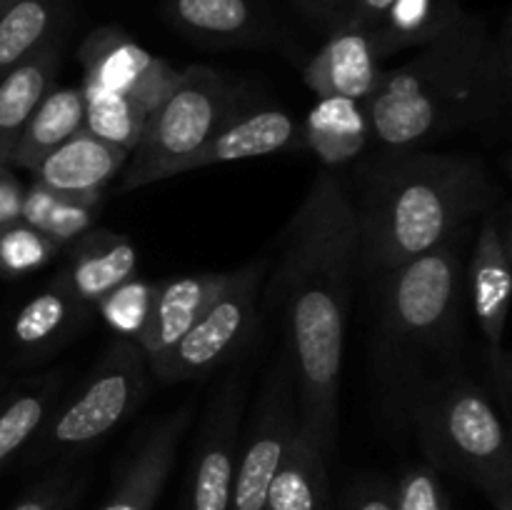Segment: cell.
Wrapping results in <instances>:
<instances>
[{
    "label": "cell",
    "mask_w": 512,
    "mask_h": 510,
    "mask_svg": "<svg viewBox=\"0 0 512 510\" xmlns=\"http://www.w3.org/2000/svg\"><path fill=\"white\" fill-rule=\"evenodd\" d=\"M238 90L208 65L180 70L173 93L148 113L138 145L130 150L115 193H130L155 183L165 165L185 158L213 138L238 110Z\"/></svg>",
    "instance_id": "cell-6"
},
{
    "label": "cell",
    "mask_w": 512,
    "mask_h": 510,
    "mask_svg": "<svg viewBox=\"0 0 512 510\" xmlns=\"http://www.w3.org/2000/svg\"><path fill=\"white\" fill-rule=\"evenodd\" d=\"M330 460L333 458L298 430L270 483L265 510H333Z\"/></svg>",
    "instance_id": "cell-20"
},
{
    "label": "cell",
    "mask_w": 512,
    "mask_h": 510,
    "mask_svg": "<svg viewBox=\"0 0 512 510\" xmlns=\"http://www.w3.org/2000/svg\"><path fill=\"white\" fill-rule=\"evenodd\" d=\"M303 145V125L293 115L275 108L253 110V113L235 115L200 148H195L193 153L175 160V163L165 165L155 175V183L175 178V175H185L190 170L208 168V165L263 158V155L283 153V150H298Z\"/></svg>",
    "instance_id": "cell-12"
},
{
    "label": "cell",
    "mask_w": 512,
    "mask_h": 510,
    "mask_svg": "<svg viewBox=\"0 0 512 510\" xmlns=\"http://www.w3.org/2000/svg\"><path fill=\"white\" fill-rule=\"evenodd\" d=\"M148 358L138 343L115 338L78 393L60 405L30 448V458L75 455L118 428L135 413L148 390Z\"/></svg>",
    "instance_id": "cell-7"
},
{
    "label": "cell",
    "mask_w": 512,
    "mask_h": 510,
    "mask_svg": "<svg viewBox=\"0 0 512 510\" xmlns=\"http://www.w3.org/2000/svg\"><path fill=\"white\" fill-rule=\"evenodd\" d=\"M85 128V95L83 88H50L38 108L25 123L13 153L10 165L33 173L45 155L53 153L58 145L73 138Z\"/></svg>",
    "instance_id": "cell-22"
},
{
    "label": "cell",
    "mask_w": 512,
    "mask_h": 510,
    "mask_svg": "<svg viewBox=\"0 0 512 510\" xmlns=\"http://www.w3.org/2000/svg\"><path fill=\"white\" fill-rule=\"evenodd\" d=\"M128 155V150L105 143L83 128L58 145L53 153L45 155L43 163L33 170L35 183L48 188L58 198L98 205L105 185L123 173Z\"/></svg>",
    "instance_id": "cell-14"
},
{
    "label": "cell",
    "mask_w": 512,
    "mask_h": 510,
    "mask_svg": "<svg viewBox=\"0 0 512 510\" xmlns=\"http://www.w3.org/2000/svg\"><path fill=\"white\" fill-rule=\"evenodd\" d=\"M168 15L185 35L208 43L255 45L268 38L253 0H168Z\"/></svg>",
    "instance_id": "cell-21"
},
{
    "label": "cell",
    "mask_w": 512,
    "mask_h": 510,
    "mask_svg": "<svg viewBox=\"0 0 512 510\" xmlns=\"http://www.w3.org/2000/svg\"><path fill=\"white\" fill-rule=\"evenodd\" d=\"M190 420H193V403H183L175 413L155 423L128 460L110 498L98 510H153L173 473L180 440Z\"/></svg>",
    "instance_id": "cell-15"
},
{
    "label": "cell",
    "mask_w": 512,
    "mask_h": 510,
    "mask_svg": "<svg viewBox=\"0 0 512 510\" xmlns=\"http://www.w3.org/2000/svg\"><path fill=\"white\" fill-rule=\"evenodd\" d=\"M512 95L510 28L495 35L478 15L463 18L385 70L378 90L360 103L370 145L418 150L450 135L508 128Z\"/></svg>",
    "instance_id": "cell-2"
},
{
    "label": "cell",
    "mask_w": 512,
    "mask_h": 510,
    "mask_svg": "<svg viewBox=\"0 0 512 510\" xmlns=\"http://www.w3.org/2000/svg\"><path fill=\"white\" fill-rule=\"evenodd\" d=\"M10 3H13V0H0V13H3V10H5V8H8V5H10Z\"/></svg>",
    "instance_id": "cell-38"
},
{
    "label": "cell",
    "mask_w": 512,
    "mask_h": 510,
    "mask_svg": "<svg viewBox=\"0 0 512 510\" xmlns=\"http://www.w3.org/2000/svg\"><path fill=\"white\" fill-rule=\"evenodd\" d=\"M155 290H158V283L130 278L115 290H110L103 300H98L95 308L103 315V320L113 330L115 338H128L135 343L150 318Z\"/></svg>",
    "instance_id": "cell-30"
},
{
    "label": "cell",
    "mask_w": 512,
    "mask_h": 510,
    "mask_svg": "<svg viewBox=\"0 0 512 510\" xmlns=\"http://www.w3.org/2000/svg\"><path fill=\"white\" fill-rule=\"evenodd\" d=\"M465 10L458 0H395L375 28H368L378 40L385 58L408 48H423L448 33Z\"/></svg>",
    "instance_id": "cell-24"
},
{
    "label": "cell",
    "mask_w": 512,
    "mask_h": 510,
    "mask_svg": "<svg viewBox=\"0 0 512 510\" xmlns=\"http://www.w3.org/2000/svg\"><path fill=\"white\" fill-rule=\"evenodd\" d=\"M60 50L48 43L0 78V163L10 165V153L40 100L53 88Z\"/></svg>",
    "instance_id": "cell-19"
},
{
    "label": "cell",
    "mask_w": 512,
    "mask_h": 510,
    "mask_svg": "<svg viewBox=\"0 0 512 510\" xmlns=\"http://www.w3.org/2000/svg\"><path fill=\"white\" fill-rule=\"evenodd\" d=\"M358 273V225L348 180L333 168L315 175L268 270L265 303L278 308L298 390L300 430L335 453L345 328Z\"/></svg>",
    "instance_id": "cell-1"
},
{
    "label": "cell",
    "mask_w": 512,
    "mask_h": 510,
    "mask_svg": "<svg viewBox=\"0 0 512 510\" xmlns=\"http://www.w3.org/2000/svg\"><path fill=\"white\" fill-rule=\"evenodd\" d=\"M20 205H23V190L10 173V165L0 163V228L20 220Z\"/></svg>",
    "instance_id": "cell-35"
},
{
    "label": "cell",
    "mask_w": 512,
    "mask_h": 510,
    "mask_svg": "<svg viewBox=\"0 0 512 510\" xmlns=\"http://www.w3.org/2000/svg\"><path fill=\"white\" fill-rule=\"evenodd\" d=\"M268 270V258L233 270L225 288L203 315L170 348L148 358L150 375L158 383L173 385L205 378L230 363L253 335Z\"/></svg>",
    "instance_id": "cell-8"
},
{
    "label": "cell",
    "mask_w": 512,
    "mask_h": 510,
    "mask_svg": "<svg viewBox=\"0 0 512 510\" xmlns=\"http://www.w3.org/2000/svg\"><path fill=\"white\" fill-rule=\"evenodd\" d=\"M138 250L125 235L90 228L68 243L65 263L53 283L68 290L80 303L95 308L110 290L135 278Z\"/></svg>",
    "instance_id": "cell-16"
},
{
    "label": "cell",
    "mask_w": 512,
    "mask_h": 510,
    "mask_svg": "<svg viewBox=\"0 0 512 510\" xmlns=\"http://www.w3.org/2000/svg\"><path fill=\"white\" fill-rule=\"evenodd\" d=\"M248 383L233 370L210 393L190 465L183 510H230Z\"/></svg>",
    "instance_id": "cell-11"
},
{
    "label": "cell",
    "mask_w": 512,
    "mask_h": 510,
    "mask_svg": "<svg viewBox=\"0 0 512 510\" xmlns=\"http://www.w3.org/2000/svg\"><path fill=\"white\" fill-rule=\"evenodd\" d=\"M158 55L140 48L118 28H98L80 45L78 60L83 65V85L130 95L143 80Z\"/></svg>",
    "instance_id": "cell-23"
},
{
    "label": "cell",
    "mask_w": 512,
    "mask_h": 510,
    "mask_svg": "<svg viewBox=\"0 0 512 510\" xmlns=\"http://www.w3.org/2000/svg\"><path fill=\"white\" fill-rule=\"evenodd\" d=\"M228 278L230 273H198L158 283L148 323L135 340L145 358H153L170 348L218 298Z\"/></svg>",
    "instance_id": "cell-17"
},
{
    "label": "cell",
    "mask_w": 512,
    "mask_h": 510,
    "mask_svg": "<svg viewBox=\"0 0 512 510\" xmlns=\"http://www.w3.org/2000/svg\"><path fill=\"white\" fill-rule=\"evenodd\" d=\"M78 490L80 485L73 478H68V475H53V478L35 485L10 510H65L70 505V500H75Z\"/></svg>",
    "instance_id": "cell-33"
},
{
    "label": "cell",
    "mask_w": 512,
    "mask_h": 510,
    "mask_svg": "<svg viewBox=\"0 0 512 510\" xmlns=\"http://www.w3.org/2000/svg\"><path fill=\"white\" fill-rule=\"evenodd\" d=\"M83 95L85 130L98 135L105 143H113L130 153L138 145L148 113L135 100H130L128 95L113 93V90L83 85Z\"/></svg>",
    "instance_id": "cell-29"
},
{
    "label": "cell",
    "mask_w": 512,
    "mask_h": 510,
    "mask_svg": "<svg viewBox=\"0 0 512 510\" xmlns=\"http://www.w3.org/2000/svg\"><path fill=\"white\" fill-rule=\"evenodd\" d=\"M60 375H48L23 393L13 395L0 410V468L20 453L53 413L60 393Z\"/></svg>",
    "instance_id": "cell-27"
},
{
    "label": "cell",
    "mask_w": 512,
    "mask_h": 510,
    "mask_svg": "<svg viewBox=\"0 0 512 510\" xmlns=\"http://www.w3.org/2000/svg\"><path fill=\"white\" fill-rule=\"evenodd\" d=\"M90 310L58 283H50L15 313L10 340L23 358H45L85 328Z\"/></svg>",
    "instance_id": "cell-18"
},
{
    "label": "cell",
    "mask_w": 512,
    "mask_h": 510,
    "mask_svg": "<svg viewBox=\"0 0 512 510\" xmlns=\"http://www.w3.org/2000/svg\"><path fill=\"white\" fill-rule=\"evenodd\" d=\"M395 510H453L440 473L425 465H410L393 488Z\"/></svg>",
    "instance_id": "cell-32"
},
{
    "label": "cell",
    "mask_w": 512,
    "mask_h": 510,
    "mask_svg": "<svg viewBox=\"0 0 512 510\" xmlns=\"http://www.w3.org/2000/svg\"><path fill=\"white\" fill-rule=\"evenodd\" d=\"M63 10L65 0H13L0 13V78L53 43Z\"/></svg>",
    "instance_id": "cell-26"
},
{
    "label": "cell",
    "mask_w": 512,
    "mask_h": 510,
    "mask_svg": "<svg viewBox=\"0 0 512 510\" xmlns=\"http://www.w3.org/2000/svg\"><path fill=\"white\" fill-rule=\"evenodd\" d=\"M465 293L475 323L488 343L490 375L500 405L510 410L512 365L503 348L512 293V228L508 203L495 205L478 220L465 258Z\"/></svg>",
    "instance_id": "cell-10"
},
{
    "label": "cell",
    "mask_w": 512,
    "mask_h": 510,
    "mask_svg": "<svg viewBox=\"0 0 512 510\" xmlns=\"http://www.w3.org/2000/svg\"><path fill=\"white\" fill-rule=\"evenodd\" d=\"M60 245L48 235L30 228L23 220H15L0 228V273L10 278H20L33 270L43 268L50 258H55Z\"/></svg>",
    "instance_id": "cell-31"
},
{
    "label": "cell",
    "mask_w": 512,
    "mask_h": 510,
    "mask_svg": "<svg viewBox=\"0 0 512 510\" xmlns=\"http://www.w3.org/2000/svg\"><path fill=\"white\" fill-rule=\"evenodd\" d=\"M298 430V390L293 365L283 345L255 395L248 430L240 433L230 510H265L270 483Z\"/></svg>",
    "instance_id": "cell-9"
},
{
    "label": "cell",
    "mask_w": 512,
    "mask_h": 510,
    "mask_svg": "<svg viewBox=\"0 0 512 510\" xmlns=\"http://www.w3.org/2000/svg\"><path fill=\"white\" fill-rule=\"evenodd\" d=\"M305 13L313 20L325 25H333V28H340V25L348 20V5L345 0H295Z\"/></svg>",
    "instance_id": "cell-37"
},
{
    "label": "cell",
    "mask_w": 512,
    "mask_h": 510,
    "mask_svg": "<svg viewBox=\"0 0 512 510\" xmlns=\"http://www.w3.org/2000/svg\"><path fill=\"white\" fill-rule=\"evenodd\" d=\"M303 143L320 155L328 168L358 158L370 145L363 108L355 100L320 98L303 125Z\"/></svg>",
    "instance_id": "cell-25"
},
{
    "label": "cell",
    "mask_w": 512,
    "mask_h": 510,
    "mask_svg": "<svg viewBox=\"0 0 512 510\" xmlns=\"http://www.w3.org/2000/svg\"><path fill=\"white\" fill-rule=\"evenodd\" d=\"M385 53L368 28L343 23L305 65V85L318 98H345L363 103L383 80Z\"/></svg>",
    "instance_id": "cell-13"
},
{
    "label": "cell",
    "mask_w": 512,
    "mask_h": 510,
    "mask_svg": "<svg viewBox=\"0 0 512 510\" xmlns=\"http://www.w3.org/2000/svg\"><path fill=\"white\" fill-rule=\"evenodd\" d=\"M408 430L418 438L430 468L475 485L493 510H512L508 425L490 395L468 375L425 393Z\"/></svg>",
    "instance_id": "cell-5"
},
{
    "label": "cell",
    "mask_w": 512,
    "mask_h": 510,
    "mask_svg": "<svg viewBox=\"0 0 512 510\" xmlns=\"http://www.w3.org/2000/svg\"><path fill=\"white\" fill-rule=\"evenodd\" d=\"M20 220L30 228L40 230L48 235L53 243L68 245L78 235L93 228L95 205L73 203V200L58 198L43 188L40 183H33L28 193H23V205H20Z\"/></svg>",
    "instance_id": "cell-28"
},
{
    "label": "cell",
    "mask_w": 512,
    "mask_h": 510,
    "mask_svg": "<svg viewBox=\"0 0 512 510\" xmlns=\"http://www.w3.org/2000/svg\"><path fill=\"white\" fill-rule=\"evenodd\" d=\"M395 0H350L348 20L345 23L360 25V28H375L385 18Z\"/></svg>",
    "instance_id": "cell-36"
},
{
    "label": "cell",
    "mask_w": 512,
    "mask_h": 510,
    "mask_svg": "<svg viewBox=\"0 0 512 510\" xmlns=\"http://www.w3.org/2000/svg\"><path fill=\"white\" fill-rule=\"evenodd\" d=\"M503 188L475 155L380 150L355 170L358 273H380L428 255L473 230Z\"/></svg>",
    "instance_id": "cell-4"
},
{
    "label": "cell",
    "mask_w": 512,
    "mask_h": 510,
    "mask_svg": "<svg viewBox=\"0 0 512 510\" xmlns=\"http://www.w3.org/2000/svg\"><path fill=\"white\" fill-rule=\"evenodd\" d=\"M473 230L380 273L375 283L373 385L385 423L410 428L425 393L465 375V258Z\"/></svg>",
    "instance_id": "cell-3"
},
{
    "label": "cell",
    "mask_w": 512,
    "mask_h": 510,
    "mask_svg": "<svg viewBox=\"0 0 512 510\" xmlns=\"http://www.w3.org/2000/svg\"><path fill=\"white\" fill-rule=\"evenodd\" d=\"M343 510H395L393 485L380 478H360L348 485Z\"/></svg>",
    "instance_id": "cell-34"
}]
</instances>
